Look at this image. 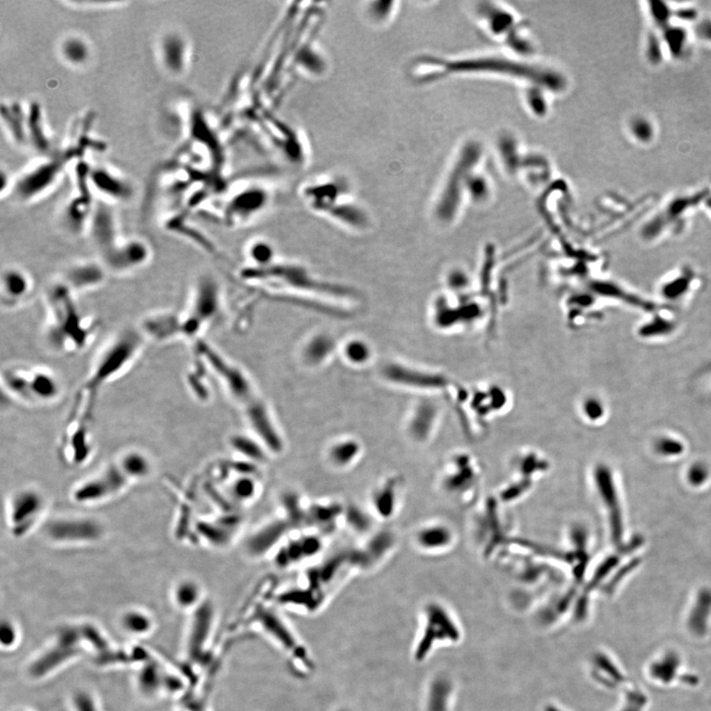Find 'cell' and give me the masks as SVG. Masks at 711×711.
<instances>
[{"instance_id": "obj_28", "label": "cell", "mask_w": 711, "mask_h": 711, "mask_svg": "<svg viewBox=\"0 0 711 711\" xmlns=\"http://www.w3.org/2000/svg\"><path fill=\"white\" fill-rule=\"evenodd\" d=\"M212 610V607L208 602L201 603L195 610L188 643L189 657L195 661L201 658L203 648L210 631Z\"/></svg>"}, {"instance_id": "obj_36", "label": "cell", "mask_w": 711, "mask_h": 711, "mask_svg": "<svg viewBox=\"0 0 711 711\" xmlns=\"http://www.w3.org/2000/svg\"><path fill=\"white\" fill-rule=\"evenodd\" d=\"M60 53L68 65L74 68L86 66L91 58V47L86 40L78 35H71L61 41Z\"/></svg>"}, {"instance_id": "obj_3", "label": "cell", "mask_w": 711, "mask_h": 711, "mask_svg": "<svg viewBox=\"0 0 711 711\" xmlns=\"http://www.w3.org/2000/svg\"><path fill=\"white\" fill-rule=\"evenodd\" d=\"M2 387L25 404L55 402L63 392L61 379L48 368L27 363H10L1 369Z\"/></svg>"}, {"instance_id": "obj_30", "label": "cell", "mask_w": 711, "mask_h": 711, "mask_svg": "<svg viewBox=\"0 0 711 711\" xmlns=\"http://www.w3.org/2000/svg\"><path fill=\"white\" fill-rule=\"evenodd\" d=\"M677 322L672 313L667 310H653L643 322L639 323L636 334L640 339L658 340L672 335L677 330Z\"/></svg>"}, {"instance_id": "obj_33", "label": "cell", "mask_w": 711, "mask_h": 711, "mask_svg": "<svg viewBox=\"0 0 711 711\" xmlns=\"http://www.w3.org/2000/svg\"><path fill=\"white\" fill-rule=\"evenodd\" d=\"M336 349L334 339L328 334L310 337L302 351V362L310 367L320 366L333 355Z\"/></svg>"}, {"instance_id": "obj_47", "label": "cell", "mask_w": 711, "mask_h": 711, "mask_svg": "<svg viewBox=\"0 0 711 711\" xmlns=\"http://www.w3.org/2000/svg\"><path fill=\"white\" fill-rule=\"evenodd\" d=\"M249 256L255 263V267L268 266L274 263V248L265 241H257L249 248Z\"/></svg>"}, {"instance_id": "obj_50", "label": "cell", "mask_w": 711, "mask_h": 711, "mask_svg": "<svg viewBox=\"0 0 711 711\" xmlns=\"http://www.w3.org/2000/svg\"><path fill=\"white\" fill-rule=\"evenodd\" d=\"M73 705L76 711H98L93 697L84 692L76 695L73 698Z\"/></svg>"}, {"instance_id": "obj_2", "label": "cell", "mask_w": 711, "mask_h": 711, "mask_svg": "<svg viewBox=\"0 0 711 711\" xmlns=\"http://www.w3.org/2000/svg\"><path fill=\"white\" fill-rule=\"evenodd\" d=\"M146 339L138 328L127 327L113 335L92 364L81 394L91 401L100 389L129 371L142 353Z\"/></svg>"}, {"instance_id": "obj_9", "label": "cell", "mask_w": 711, "mask_h": 711, "mask_svg": "<svg viewBox=\"0 0 711 711\" xmlns=\"http://www.w3.org/2000/svg\"><path fill=\"white\" fill-rule=\"evenodd\" d=\"M482 506L474 520V538L480 553L489 558L504 546L510 536L501 515L499 500L491 498Z\"/></svg>"}, {"instance_id": "obj_10", "label": "cell", "mask_w": 711, "mask_h": 711, "mask_svg": "<svg viewBox=\"0 0 711 711\" xmlns=\"http://www.w3.org/2000/svg\"><path fill=\"white\" fill-rule=\"evenodd\" d=\"M131 484L117 463H114L78 484L73 491V499L81 505L100 504L118 496Z\"/></svg>"}, {"instance_id": "obj_29", "label": "cell", "mask_w": 711, "mask_h": 711, "mask_svg": "<svg viewBox=\"0 0 711 711\" xmlns=\"http://www.w3.org/2000/svg\"><path fill=\"white\" fill-rule=\"evenodd\" d=\"M322 548V541L317 536H302L299 540H292L287 543L276 556V561L280 566H290L310 558L319 553Z\"/></svg>"}, {"instance_id": "obj_16", "label": "cell", "mask_w": 711, "mask_h": 711, "mask_svg": "<svg viewBox=\"0 0 711 711\" xmlns=\"http://www.w3.org/2000/svg\"><path fill=\"white\" fill-rule=\"evenodd\" d=\"M34 287V279L24 268L17 265L5 267L0 278L2 307L7 310L16 309L30 299Z\"/></svg>"}, {"instance_id": "obj_52", "label": "cell", "mask_w": 711, "mask_h": 711, "mask_svg": "<svg viewBox=\"0 0 711 711\" xmlns=\"http://www.w3.org/2000/svg\"><path fill=\"white\" fill-rule=\"evenodd\" d=\"M658 450L662 454H680L682 451V446L677 441L671 440H662L658 444Z\"/></svg>"}, {"instance_id": "obj_32", "label": "cell", "mask_w": 711, "mask_h": 711, "mask_svg": "<svg viewBox=\"0 0 711 711\" xmlns=\"http://www.w3.org/2000/svg\"><path fill=\"white\" fill-rule=\"evenodd\" d=\"M361 454V444L355 439L346 438L333 441L328 446L326 458L334 469H345L355 464Z\"/></svg>"}, {"instance_id": "obj_6", "label": "cell", "mask_w": 711, "mask_h": 711, "mask_svg": "<svg viewBox=\"0 0 711 711\" xmlns=\"http://www.w3.org/2000/svg\"><path fill=\"white\" fill-rule=\"evenodd\" d=\"M222 312V292L213 277L204 275L197 280L188 307L182 312L183 338L196 341Z\"/></svg>"}, {"instance_id": "obj_11", "label": "cell", "mask_w": 711, "mask_h": 711, "mask_svg": "<svg viewBox=\"0 0 711 711\" xmlns=\"http://www.w3.org/2000/svg\"><path fill=\"white\" fill-rule=\"evenodd\" d=\"M46 500L39 490H18L10 497L7 521L12 535L27 536L36 527L45 512Z\"/></svg>"}, {"instance_id": "obj_27", "label": "cell", "mask_w": 711, "mask_h": 711, "mask_svg": "<svg viewBox=\"0 0 711 711\" xmlns=\"http://www.w3.org/2000/svg\"><path fill=\"white\" fill-rule=\"evenodd\" d=\"M397 536L390 531H381L367 543L363 551H358L354 561L359 566L371 567L384 561L397 546Z\"/></svg>"}, {"instance_id": "obj_20", "label": "cell", "mask_w": 711, "mask_h": 711, "mask_svg": "<svg viewBox=\"0 0 711 711\" xmlns=\"http://www.w3.org/2000/svg\"><path fill=\"white\" fill-rule=\"evenodd\" d=\"M698 279L695 270L689 266L672 272L659 285V296L665 302H682L697 290Z\"/></svg>"}, {"instance_id": "obj_41", "label": "cell", "mask_w": 711, "mask_h": 711, "mask_svg": "<svg viewBox=\"0 0 711 711\" xmlns=\"http://www.w3.org/2000/svg\"><path fill=\"white\" fill-rule=\"evenodd\" d=\"M173 598L179 608L198 607L201 604V588L193 580H183L174 588Z\"/></svg>"}, {"instance_id": "obj_39", "label": "cell", "mask_w": 711, "mask_h": 711, "mask_svg": "<svg viewBox=\"0 0 711 711\" xmlns=\"http://www.w3.org/2000/svg\"><path fill=\"white\" fill-rule=\"evenodd\" d=\"M230 444L237 453L253 463L262 464L267 459V453L269 451L257 439L253 440V438L247 436L237 435L232 438Z\"/></svg>"}, {"instance_id": "obj_31", "label": "cell", "mask_w": 711, "mask_h": 711, "mask_svg": "<svg viewBox=\"0 0 711 711\" xmlns=\"http://www.w3.org/2000/svg\"><path fill=\"white\" fill-rule=\"evenodd\" d=\"M287 521H274L256 531L248 541L247 549L251 556H265L281 541L287 531Z\"/></svg>"}, {"instance_id": "obj_26", "label": "cell", "mask_w": 711, "mask_h": 711, "mask_svg": "<svg viewBox=\"0 0 711 711\" xmlns=\"http://www.w3.org/2000/svg\"><path fill=\"white\" fill-rule=\"evenodd\" d=\"M435 411L429 405H419L413 410L406 422V434L413 443L424 445L435 436L438 417Z\"/></svg>"}, {"instance_id": "obj_4", "label": "cell", "mask_w": 711, "mask_h": 711, "mask_svg": "<svg viewBox=\"0 0 711 711\" xmlns=\"http://www.w3.org/2000/svg\"><path fill=\"white\" fill-rule=\"evenodd\" d=\"M482 471L479 459L467 451H456L446 458L439 472L438 486L451 502L469 505L479 496Z\"/></svg>"}, {"instance_id": "obj_44", "label": "cell", "mask_w": 711, "mask_h": 711, "mask_svg": "<svg viewBox=\"0 0 711 711\" xmlns=\"http://www.w3.org/2000/svg\"><path fill=\"white\" fill-rule=\"evenodd\" d=\"M122 625L128 633L140 635V634L148 633L150 630L153 623L146 613L140 612V610H132L125 613V615H123Z\"/></svg>"}, {"instance_id": "obj_14", "label": "cell", "mask_w": 711, "mask_h": 711, "mask_svg": "<svg viewBox=\"0 0 711 711\" xmlns=\"http://www.w3.org/2000/svg\"><path fill=\"white\" fill-rule=\"evenodd\" d=\"M245 410L246 418L256 439L263 444L269 453H282L284 450V441L265 403L257 397L246 404Z\"/></svg>"}, {"instance_id": "obj_21", "label": "cell", "mask_w": 711, "mask_h": 711, "mask_svg": "<svg viewBox=\"0 0 711 711\" xmlns=\"http://www.w3.org/2000/svg\"><path fill=\"white\" fill-rule=\"evenodd\" d=\"M511 467L517 481L533 486L538 479L546 476L551 464L548 459L536 450L520 451L512 459Z\"/></svg>"}, {"instance_id": "obj_34", "label": "cell", "mask_w": 711, "mask_h": 711, "mask_svg": "<svg viewBox=\"0 0 711 711\" xmlns=\"http://www.w3.org/2000/svg\"><path fill=\"white\" fill-rule=\"evenodd\" d=\"M116 463L132 484L145 479L150 474V459L143 451H126Z\"/></svg>"}, {"instance_id": "obj_54", "label": "cell", "mask_w": 711, "mask_h": 711, "mask_svg": "<svg viewBox=\"0 0 711 711\" xmlns=\"http://www.w3.org/2000/svg\"><path fill=\"white\" fill-rule=\"evenodd\" d=\"M551 711H557V710H551Z\"/></svg>"}, {"instance_id": "obj_40", "label": "cell", "mask_w": 711, "mask_h": 711, "mask_svg": "<svg viewBox=\"0 0 711 711\" xmlns=\"http://www.w3.org/2000/svg\"><path fill=\"white\" fill-rule=\"evenodd\" d=\"M42 113L38 105H31L29 115L27 116L28 138L39 151H47L48 140L44 130Z\"/></svg>"}, {"instance_id": "obj_7", "label": "cell", "mask_w": 711, "mask_h": 711, "mask_svg": "<svg viewBox=\"0 0 711 711\" xmlns=\"http://www.w3.org/2000/svg\"><path fill=\"white\" fill-rule=\"evenodd\" d=\"M44 531L53 543L71 546L98 543L103 538L105 528L98 518L68 516L48 521Z\"/></svg>"}, {"instance_id": "obj_48", "label": "cell", "mask_w": 711, "mask_h": 711, "mask_svg": "<svg viewBox=\"0 0 711 711\" xmlns=\"http://www.w3.org/2000/svg\"><path fill=\"white\" fill-rule=\"evenodd\" d=\"M646 707L645 695L635 690L625 692L620 711H644Z\"/></svg>"}, {"instance_id": "obj_51", "label": "cell", "mask_w": 711, "mask_h": 711, "mask_svg": "<svg viewBox=\"0 0 711 711\" xmlns=\"http://www.w3.org/2000/svg\"><path fill=\"white\" fill-rule=\"evenodd\" d=\"M16 639L17 633L14 626L9 623H2L1 628H0V641H1L2 646L11 647Z\"/></svg>"}, {"instance_id": "obj_38", "label": "cell", "mask_w": 711, "mask_h": 711, "mask_svg": "<svg viewBox=\"0 0 711 711\" xmlns=\"http://www.w3.org/2000/svg\"><path fill=\"white\" fill-rule=\"evenodd\" d=\"M711 593L703 591L698 597L697 605L692 608V613H690L689 620H687V628L692 635L702 636L707 633L710 620L708 615L711 612Z\"/></svg>"}, {"instance_id": "obj_8", "label": "cell", "mask_w": 711, "mask_h": 711, "mask_svg": "<svg viewBox=\"0 0 711 711\" xmlns=\"http://www.w3.org/2000/svg\"><path fill=\"white\" fill-rule=\"evenodd\" d=\"M153 251L143 237L130 236L119 238L116 242L98 253V259L109 273L125 275L140 270L150 263Z\"/></svg>"}, {"instance_id": "obj_53", "label": "cell", "mask_w": 711, "mask_h": 711, "mask_svg": "<svg viewBox=\"0 0 711 711\" xmlns=\"http://www.w3.org/2000/svg\"><path fill=\"white\" fill-rule=\"evenodd\" d=\"M707 472L705 471V467L695 466L690 471V481L695 484H702V480H705V477H707Z\"/></svg>"}, {"instance_id": "obj_49", "label": "cell", "mask_w": 711, "mask_h": 711, "mask_svg": "<svg viewBox=\"0 0 711 711\" xmlns=\"http://www.w3.org/2000/svg\"><path fill=\"white\" fill-rule=\"evenodd\" d=\"M583 413L590 421H597L604 415V406L602 402L595 399H587L583 403Z\"/></svg>"}, {"instance_id": "obj_24", "label": "cell", "mask_w": 711, "mask_h": 711, "mask_svg": "<svg viewBox=\"0 0 711 711\" xmlns=\"http://www.w3.org/2000/svg\"><path fill=\"white\" fill-rule=\"evenodd\" d=\"M159 53L163 68L172 76H180L187 68L188 48L183 37L176 32L163 36L159 45Z\"/></svg>"}, {"instance_id": "obj_35", "label": "cell", "mask_w": 711, "mask_h": 711, "mask_svg": "<svg viewBox=\"0 0 711 711\" xmlns=\"http://www.w3.org/2000/svg\"><path fill=\"white\" fill-rule=\"evenodd\" d=\"M1 116L15 143L25 145L28 140L27 117L19 104H2Z\"/></svg>"}, {"instance_id": "obj_12", "label": "cell", "mask_w": 711, "mask_h": 711, "mask_svg": "<svg viewBox=\"0 0 711 711\" xmlns=\"http://www.w3.org/2000/svg\"><path fill=\"white\" fill-rule=\"evenodd\" d=\"M63 163L65 158L53 159L23 174L12 190L18 201L33 202L50 191L61 175Z\"/></svg>"}, {"instance_id": "obj_46", "label": "cell", "mask_w": 711, "mask_h": 711, "mask_svg": "<svg viewBox=\"0 0 711 711\" xmlns=\"http://www.w3.org/2000/svg\"><path fill=\"white\" fill-rule=\"evenodd\" d=\"M343 515L345 516L348 525L357 533H364L371 528L372 522L369 516L358 506H349L347 509L343 511Z\"/></svg>"}, {"instance_id": "obj_25", "label": "cell", "mask_w": 711, "mask_h": 711, "mask_svg": "<svg viewBox=\"0 0 711 711\" xmlns=\"http://www.w3.org/2000/svg\"><path fill=\"white\" fill-rule=\"evenodd\" d=\"M595 486L600 497L602 496L603 502L605 507L610 511V521L612 525L613 538L615 543L620 541L621 533V517L620 511L618 508V497L615 495V487H613L612 476L610 469L605 466H598L595 469Z\"/></svg>"}, {"instance_id": "obj_43", "label": "cell", "mask_w": 711, "mask_h": 711, "mask_svg": "<svg viewBox=\"0 0 711 711\" xmlns=\"http://www.w3.org/2000/svg\"><path fill=\"white\" fill-rule=\"evenodd\" d=\"M165 681L158 665L146 663L138 674V682L140 689L146 695H153L158 692Z\"/></svg>"}, {"instance_id": "obj_13", "label": "cell", "mask_w": 711, "mask_h": 711, "mask_svg": "<svg viewBox=\"0 0 711 711\" xmlns=\"http://www.w3.org/2000/svg\"><path fill=\"white\" fill-rule=\"evenodd\" d=\"M82 638L83 636L79 628H68L61 631L56 643L31 665L30 674L33 677H41L60 668L69 660L78 655L81 652L79 643Z\"/></svg>"}, {"instance_id": "obj_1", "label": "cell", "mask_w": 711, "mask_h": 711, "mask_svg": "<svg viewBox=\"0 0 711 711\" xmlns=\"http://www.w3.org/2000/svg\"><path fill=\"white\" fill-rule=\"evenodd\" d=\"M46 320L44 337L48 349L63 355L86 350L96 335L98 324L82 312L76 294L60 280H56L45 292Z\"/></svg>"}, {"instance_id": "obj_18", "label": "cell", "mask_w": 711, "mask_h": 711, "mask_svg": "<svg viewBox=\"0 0 711 711\" xmlns=\"http://www.w3.org/2000/svg\"><path fill=\"white\" fill-rule=\"evenodd\" d=\"M81 192L78 196L69 200L63 208L60 218L61 227L69 235L78 236L88 232L92 215L95 208L91 191L86 185H79Z\"/></svg>"}, {"instance_id": "obj_37", "label": "cell", "mask_w": 711, "mask_h": 711, "mask_svg": "<svg viewBox=\"0 0 711 711\" xmlns=\"http://www.w3.org/2000/svg\"><path fill=\"white\" fill-rule=\"evenodd\" d=\"M679 657L675 653H667L654 660L649 666V677L651 681L661 685H668L675 681L677 669L680 668Z\"/></svg>"}, {"instance_id": "obj_19", "label": "cell", "mask_w": 711, "mask_h": 711, "mask_svg": "<svg viewBox=\"0 0 711 711\" xmlns=\"http://www.w3.org/2000/svg\"><path fill=\"white\" fill-rule=\"evenodd\" d=\"M138 329L146 340L168 342L183 338V323L181 313L158 312L143 318Z\"/></svg>"}, {"instance_id": "obj_17", "label": "cell", "mask_w": 711, "mask_h": 711, "mask_svg": "<svg viewBox=\"0 0 711 711\" xmlns=\"http://www.w3.org/2000/svg\"><path fill=\"white\" fill-rule=\"evenodd\" d=\"M456 533L448 523L430 521L423 523L413 535V543L421 553L438 556L450 551L456 543Z\"/></svg>"}, {"instance_id": "obj_22", "label": "cell", "mask_w": 711, "mask_h": 711, "mask_svg": "<svg viewBox=\"0 0 711 711\" xmlns=\"http://www.w3.org/2000/svg\"><path fill=\"white\" fill-rule=\"evenodd\" d=\"M89 180L102 196L112 202H128L132 199L133 189L127 181L109 169L97 168L89 173Z\"/></svg>"}, {"instance_id": "obj_5", "label": "cell", "mask_w": 711, "mask_h": 711, "mask_svg": "<svg viewBox=\"0 0 711 711\" xmlns=\"http://www.w3.org/2000/svg\"><path fill=\"white\" fill-rule=\"evenodd\" d=\"M243 277L253 281L276 284V286L315 292L334 297H347L351 292L347 287L327 283L315 278L307 269L295 264L272 263L264 267H252L243 272Z\"/></svg>"}, {"instance_id": "obj_15", "label": "cell", "mask_w": 711, "mask_h": 711, "mask_svg": "<svg viewBox=\"0 0 711 711\" xmlns=\"http://www.w3.org/2000/svg\"><path fill=\"white\" fill-rule=\"evenodd\" d=\"M108 274L106 267L98 258L84 259L66 267L58 280L78 295L101 287Z\"/></svg>"}, {"instance_id": "obj_23", "label": "cell", "mask_w": 711, "mask_h": 711, "mask_svg": "<svg viewBox=\"0 0 711 711\" xmlns=\"http://www.w3.org/2000/svg\"><path fill=\"white\" fill-rule=\"evenodd\" d=\"M401 479L394 476L389 477L374 489L371 504L374 512L382 520H389L397 514L401 495Z\"/></svg>"}, {"instance_id": "obj_45", "label": "cell", "mask_w": 711, "mask_h": 711, "mask_svg": "<svg viewBox=\"0 0 711 711\" xmlns=\"http://www.w3.org/2000/svg\"><path fill=\"white\" fill-rule=\"evenodd\" d=\"M257 492V484L251 477H240L233 481L230 486V493L235 499L240 502L251 501Z\"/></svg>"}, {"instance_id": "obj_42", "label": "cell", "mask_w": 711, "mask_h": 711, "mask_svg": "<svg viewBox=\"0 0 711 711\" xmlns=\"http://www.w3.org/2000/svg\"><path fill=\"white\" fill-rule=\"evenodd\" d=\"M342 353L344 359L354 366H364L372 360L373 351L371 346L362 339H350L344 344Z\"/></svg>"}]
</instances>
